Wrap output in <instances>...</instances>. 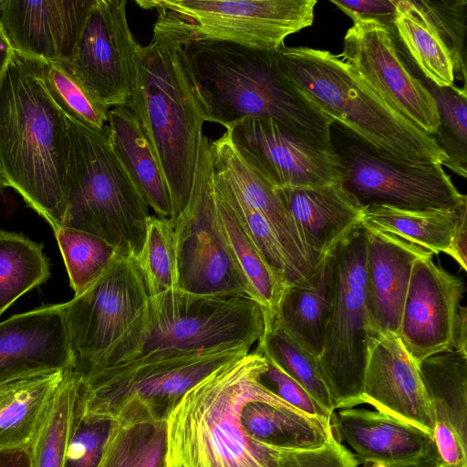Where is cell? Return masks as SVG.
Here are the masks:
<instances>
[{"label":"cell","instance_id":"30","mask_svg":"<svg viewBox=\"0 0 467 467\" xmlns=\"http://www.w3.org/2000/svg\"><path fill=\"white\" fill-rule=\"evenodd\" d=\"M466 216L467 203L425 211L371 204L366 206L361 226L391 234L434 254L446 253L459 223Z\"/></svg>","mask_w":467,"mask_h":467},{"label":"cell","instance_id":"23","mask_svg":"<svg viewBox=\"0 0 467 467\" xmlns=\"http://www.w3.org/2000/svg\"><path fill=\"white\" fill-rule=\"evenodd\" d=\"M277 192L316 270L340 242L361 226L366 206L341 182Z\"/></svg>","mask_w":467,"mask_h":467},{"label":"cell","instance_id":"52","mask_svg":"<svg viewBox=\"0 0 467 467\" xmlns=\"http://www.w3.org/2000/svg\"><path fill=\"white\" fill-rule=\"evenodd\" d=\"M6 188H8V185L0 171V194H2Z\"/></svg>","mask_w":467,"mask_h":467},{"label":"cell","instance_id":"25","mask_svg":"<svg viewBox=\"0 0 467 467\" xmlns=\"http://www.w3.org/2000/svg\"><path fill=\"white\" fill-rule=\"evenodd\" d=\"M166 418L136 397L117 407L97 467H164Z\"/></svg>","mask_w":467,"mask_h":467},{"label":"cell","instance_id":"20","mask_svg":"<svg viewBox=\"0 0 467 467\" xmlns=\"http://www.w3.org/2000/svg\"><path fill=\"white\" fill-rule=\"evenodd\" d=\"M95 0H4L0 22L16 52L69 63Z\"/></svg>","mask_w":467,"mask_h":467},{"label":"cell","instance_id":"24","mask_svg":"<svg viewBox=\"0 0 467 467\" xmlns=\"http://www.w3.org/2000/svg\"><path fill=\"white\" fill-rule=\"evenodd\" d=\"M365 230L369 333L397 336L413 263L433 254L391 234Z\"/></svg>","mask_w":467,"mask_h":467},{"label":"cell","instance_id":"16","mask_svg":"<svg viewBox=\"0 0 467 467\" xmlns=\"http://www.w3.org/2000/svg\"><path fill=\"white\" fill-rule=\"evenodd\" d=\"M232 138L276 189L317 188L342 181L334 150L316 146L270 119H244L231 127Z\"/></svg>","mask_w":467,"mask_h":467},{"label":"cell","instance_id":"5","mask_svg":"<svg viewBox=\"0 0 467 467\" xmlns=\"http://www.w3.org/2000/svg\"><path fill=\"white\" fill-rule=\"evenodd\" d=\"M139 120L165 178L176 217L192 186L206 111L184 47L157 35L140 46L127 105Z\"/></svg>","mask_w":467,"mask_h":467},{"label":"cell","instance_id":"4","mask_svg":"<svg viewBox=\"0 0 467 467\" xmlns=\"http://www.w3.org/2000/svg\"><path fill=\"white\" fill-rule=\"evenodd\" d=\"M266 368L254 349L190 389L166 418L164 467H269L270 446L252 439L241 421Z\"/></svg>","mask_w":467,"mask_h":467},{"label":"cell","instance_id":"3","mask_svg":"<svg viewBox=\"0 0 467 467\" xmlns=\"http://www.w3.org/2000/svg\"><path fill=\"white\" fill-rule=\"evenodd\" d=\"M265 331L260 305L246 296H212L180 288L149 296L125 332L79 371L100 369L258 342Z\"/></svg>","mask_w":467,"mask_h":467},{"label":"cell","instance_id":"6","mask_svg":"<svg viewBox=\"0 0 467 467\" xmlns=\"http://www.w3.org/2000/svg\"><path fill=\"white\" fill-rule=\"evenodd\" d=\"M284 74L320 112L378 152L416 163L447 157L432 136L389 108L339 56L306 47H282Z\"/></svg>","mask_w":467,"mask_h":467},{"label":"cell","instance_id":"26","mask_svg":"<svg viewBox=\"0 0 467 467\" xmlns=\"http://www.w3.org/2000/svg\"><path fill=\"white\" fill-rule=\"evenodd\" d=\"M241 421L254 440L282 450H313L334 435L330 420L305 413L263 387L243 407Z\"/></svg>","mask_w":467,"mask_h":467},{"label":"cell","instance_id":"34","mask_svg":"<svg viewBox=\"0 0 467 467\" xmlns=\"http://www.w3.org/2000/svg\"><path fill=\"white\" fill-rule=\"evenodd\" d=\"M80 379L76 366L65 371L28 449L30 467H64L76 417Z\"/></svg>","mask_w":467,"mask_h":467},{"label":"cell","instance_id":"35","mask_svg":"<svg viewBox=\"0 0 467 467\" xmlns=\"http://www.w3.org/2000/svg\"><path fill=\"white\" fill-rule=\"evenodd\" d=\"M50 277L43 244L0 230V317L21 296Z\"/></svg>","mask_w":467,"mask_h":467},{"label":"cell","instance_id":"11","mask_svg":"<svg viewBox=\"0 0 467 467\" xmlns=\"http://www.w3.org/2000/svg\"><path fill=\"white\" fill-rule=\"evenodd\" d=\"M171 219L180 289L201 296H246L254 299L218 224L211 140L204 134L198 148L189 201L182 213Z\"/></svg>","mask_w":467,"mask_h":467},{"label":"cell","instance_id":"39","mask_svg":"<svg viewBox=\"0 0 467 467\" xmlns=\"http://www.w3.org/2000/svg\"><path fill=\"white\" fill-rule=\"evenodd\" d=\"M40 64L43 82L58 108L67 117L103 131L110 109L97 99L67 63L40 61Z\"/></svg>","mask_w":467,"mask_h":467},{"label":"cell","instance_id":"48","mask_svg":"<svg viewBox=\"0 0 467 467\" xmlns=\"http://www.w3.org/2000/svg\"><path fill=\"white\" fill-rule=\"evenodd\" d=\"M466 247H467V219L463 218L459 223L449 248L446 253L451 256L460 266L466 271Z\"/></svg>","mask_w":467,"mask_h":467},{"label":"cell","instance_id":"45","mask_svg":"<svg viewBox=\"0 0 467 467\" xmlns=\"http://www.w3.org/2000/svg\"><path fill=\"white\" fill-rule=\"evenodd\" d=\"M265 359L267 368L260 376V381L265 387L292 407L305 413L333 421L335 415H330L300 384L273 361L267 358Z\"/></svg>","mask_w":467,"mask_h":467},{"label":"cell","instance_id":"36","mask_svg":"<svg viewBox=\"0 0 467 467\" xmlns=\"http://www.w3.org/2000/svg\"><path fill=\"white\" fill-rule=\"evenodd\" d=\"M255 350L300 384L320 406L334 416L336 409L331 395L317 358L313 354L275 327L265 329Z\"/></svg>","mask_w":467,"mask_h":467},{"label":"cell","instance_id":"37","mask_svg":"<svg viewBox=\"0 0 467 467\" xmlns=\"http://www.w3.org/2000/svg\"><path fill=\"white\" fill-rule=\"evenodd\" d=\"M420 78L432 95L440 118V125L432 136L444 151L447 160L444 166L457 175H467V91L455 85L439 87Z\"/></svg>","mask_w":467,"mask_h":467},{"label":"cell","instance_id":"27","mask_svg":"<svg viewBox=\"0 0 467 467\" xmlns=\"http://www.w3.org/2000/svg\"><path fill=\"white\" fill-rule=\"evenodd\" d=\"M109 143L146 205L158 217L173 214L170 192L150 144L128 106L111 108L104 129Z\"/></svg>","mask_w":467,"mask_h":467},{"label":"cell","instance_id":"53","mask_svg":"<svg viewBox=\"0 0 467 467\" xmlns=\"http://www.w3.org/2000/svg\"><path fill=\"white\" fill-rule=\"evenodd\" d=\"M3 3H4V0H0V12H1Z\"/></svg>","mask_w":467,"mask_h":467},{"label":"cell","instance_id":"28","mask_svg":"<svg viewBox=\"0 0 467 467\" xmlns=\"http://www.w3.org/2000/svg\"><path fill=\"white\" fill-rule=\"evenodd\" d=\"M332 279L331 253L318 265L308 284L286 286L271 327L284 331L317 358L323 350Z\"/></svg>","mask_w":467,"mask_h":467},{"label":"cell","instance_id":"8","mask_svg":"<svg viewBox=\"0 0 467 467\" xmlns=\"http://www.w3.org/2000/svg\"><path fill=\"white\" fill-rule=\"evenodd\" d=\"M156 10L153 35L182 47L226 42L277 50L287 36L313 24L317 0H141Z\"/></svg>","mask_w":467,"mask_h":467},{"label":"cell","instance_id":"32","mask_svg":"<svg viewBox=\"0 0 467 467\" xmlns=\"http://www.w3.org/2000/svg\"><path fill=\"white\" fill-rule=\"evenodd\" d=\"M213 192L215 213L221 232L252 290L254 299L263 309L265 329L269 328L275 322L279 302L288 285L264 261L214 182Z\"/></svg>","mask_w":467,"mask_h":467},{"label":"cell","instance_id":"2","mask_svg":"<svg viewBox=\"0 0 467 467\" xmlns=\"http://www.w3.org/2000/svg\"><path fill=\"white\" fill-rule=\"evenodd\" d=\"M183 47L207 122L227 129L244 119H270L305 140L333 150V121L289 82L280 49L260 50L226 42H196Z\"/></svg>","mask_w":467,"mask_h":467},{"label":"cell","instance_id":"54","mask_svg":"<svg viewBox=\"0 0 467 467\" xmlns=\"http://www.w3.org/2000/svg\"><path fill=\"white\" fill-rule=\"evenodd\" d=\"M436 467H446V466L441 463H439Z\"/></svg>","mask_w":467,"mask_h":467},{"label":"cell","instance_id":"44","mask_svg":"<svg viewBox=\"0 0 467 467\" xmlns=\"http://www.w3.org/2000/svg\"><path fill=\"white\" fill-rule=\"evenodd\" d=\"M110 420L81 418L76 411L64 467H97Z\"/></svg>","mask_w":467,"mask_h":467},{"label":"cell","instance_id":"21","mask_svg":"<svg viewBox=\"0 0 467 467\" xmlns=\"http://www.w3.org/2000/svg\"><path fill=\"white\" fill-rule=\"evenodd\" d=\"M211 150L215 172L270 224L287 259L293 285L307 284L316 269L277 189L235 144L229 129L211 141Z\"/></svg>","mask_w":467,"mask_h":467},{"label":"cell","instance_id":"50","mask_svg":"<svg viewBox=\"0 0 467 467\" xmlns=\"http://www.w3.org/2000/svg\"><path fill=\"white\" fill-rule=\"evenodd\" d=\"M0 467H30L28 450L0 451Z\"/></svg>","mask_w":467,"mask_h":467},{"label":"cell","instance_id":"40","mask_svg":"<svg viewBox=\"0 0 467 467\" xmlns=\"http://www.w3.org/2000/svg\"><path fill=\"white\" fill-rule=\"evenodd\" d=\"M135 261L149 296L179 288L175 240L171 218L150 215L145 239Z\"/></svg>","mask_w":467,"mask_h":467},{"label":"cell","instance_id":"12","mask_svg":"<svg viewBox=\"0 0 467 467\" xmlns=\"http://www.w3.org/2000/svg\"><path fill=\"white\" fill-rule=\"evenodd\" d=\"M331 144L343 168L342 184L364 206L425 211L467 203L441 163L383 155L336 122L331 126Z\"/></svg>","mask_w":467,"mask_h":467},{"label":"cell","instance_id":"7","mask_svg":"<svg viewBox=\"0 0 467 467\" xmlns=\"http://www.w3.org/2000/svg\"><path fill=\"white\" fill-rule=\"evenodd\" d=\"M66 119L68 190L63 226L95 234L120 255L135 258L145 239L149 207L112 150L105 131L67 115Z\"/></svg>","mask_w":467,"mask_h":467},{"label":"cell","instance_id":"14","mask_svg":"<svg viewBox=\"0 0 467 467\" xmlns=\"http://www.w3.org/2000/svg\"><path fill=\"white\" fill-rule=\"evenodd\" d=\"M148 298L135 258L118 254L84 293L61 304L77 366L91 363L113 345Z\"/></svg>","mask_w":467,"mask_h":467},{"label":"cell","instance_id":"49","mask_svg":"<svg viewBox=\"0 0 467 467\" xmlns=\"http://www.w3.org/2000/svg\"><path fill=\"white\" fill-rule=\"evenodd\" d=\"M453 348L467 353V307L462 305L453 327Z\"/></svg>","mask_w":467,"mask_h":467},{"label":"cell","instance_id":"17","mask_svg":"<svg viewBox=\"0 0 467 467\" xmlns=\"http://www.w3.org/2000/svg\"><path fill=\"white\" fill-rule=\"evenodd\" d=\"M463 293L462 279L436 265L432 255L413 263L397 337L417 364L453 348Z\"/></svg>","mask_w":467,"mask_h":467},{"label":"cell","instance_id":"19","mask_svg":"<svg viewBox=\"0 0 467 467\" xmlns=\"http://www.w3.org/2000/svg\"><path fill=\"white\" fill-rule=\"evenodd\" d=\"M364 403L432 435L436 422L418 364L394 334L369 333Z\"/></svg>","mask_w":467,"mask_h":467},{"label":"cell","instance_id":"10","mask_svg":"<svg viewBox=\"0 0 467 467\" xmlns=\"http://www.w3.org/2000/svg\"><path fill=\"white\" fill-rule=\"evenodd\" d=\"M249 352L246 348L236 347L78 370L81 379L77 413L85 419L110 420L123 400L136 397L167 418L190 389L218 368Z\"/></svg>","mask_w":467,"mask_h":467},{"label":"cell","instance_id":"18","mask_svg":"<svg viewBox=\"0 0 467 467\" xmlns=\"http://www.w3.org/2000/svg\"><path fill=\"white\" fill-rule=\"evenodd\" d=\"M76 365L61 304L43 306L0 322V385Z\"/></svg>","mask_w":467,"mask_h":467},{"label":"cell","instance_id":"43","mask_svg":"<svg viewBox=\"0 0 467 467\" xmlns=\"http://www.w3.org/2000/svg\"><path fill=\"white\" fill-rule=\"evenodd\" d=\"M269 467H358L359 462L334 435L322 447L313 450H282L269 447Z\"/></svg>","mask_w":467,"mask_h":467},{"label":"cell","instance_id":"33","mask_svg":"<svg viewBox=\"0 0 467 467\" xmlns=\"http://www.w3.org/2000/svg\"><path fill=\"white\" fill-rule=\"evenodd\" d=\"M392 31L425 78L439 87L454 85L451 55L432 24L412 0H396Z\"/></svg>","mask_w":467,"mask_h":467},{"label":"cell","instance_id":"47","mask_svg":"<svg viewBox=\"0 0 467 467\" xmlns=\"http://www.w3.org/2000/svg\"><path fill=\"white\" fill-rule=\"evenodd\" d=\"M432 438L440 463L446 467H467V448L462 444L448 424L437 420Z\"/></svg>","mask_w":467,"mask_h":467},{"label":"cell","instance_id":"1","mask_svg":"<svg viewBox=\"0 0 467 467\" xmlns=\"http://www.w3.org/2000/svg\"><path fill=\"white\" fill-rule=\"evenodd\" d=\"M68 152L66 114L46 88L40 60L15 51L0 82V171L54 233L66 212Z\"/></svg>","mask_w":467,"mask_h":467},{"label":"cell","instance_id":"31","mask_svg":"<svg viewBox=\"0 0 467 467\" xmlns=\"http://www.w3.org/2000/svg\"><path fill=\"white\" fill-rule=\"evenodd\" d=\"M436 421L448 424L467 448V353L454 348L418 364Z\"/></svg>","mask_w":467,"mask_h":467},{"label":"cell","instance_id":"46","mask_svg":"<svg viewBox=\"0 0 467 467\" xmlns=\"http://www.w3.org/2000/svg\"><path fill=\"white\" fill-rule=\"evenodd\" d=\"M330 3L347 14L353 23L373 20L389 28L393 27L396 0H330Z\"/></svg>","mask_w":467,"mask_h":467},{"label":"cell","instance_id":"29","mask_svg":"<svg viewBox=\"0 0 467 467\" xmlns=\"http://www.w3.org/2000/svg\"><path fill=\"white\" fill-rule=\"evenodd\" d=\"M65 371L0 385V451L29 449Z\"/></svg>","mask_w":467,"mask_h":467},{"label":"cell","instance_id":"13","mask_svg":"<svg viewBox=\"0 0 467 467\" xmlns=\"http://www.w3.org/2000/svg\"><path fill=\"white\" fill-rule=\"evenodd\" d=\"M389 108L428 135L440 125L435 100L409 62L392 28L373 20L354 22L338 55Z\"/></svg>","mask_w":467,"mask_h":467},{"label":"cell","instance_id":"38","mask_svg":"<svg viewBox=\"0 0 467 467\" xmlns=\"http://www.w3.org/2000/svg\"><path fill=\"white\" fill-rule=\"evenodd\" d=\"M55 234L74 296L84 293L119 254L106 240L68 227Z\"/></svg>","mask_w":467,"mask_h":467},{"label":"cell","instance_id":"22","mask_svg":"<svg viewBox=\"0 0 467 467\" xmlns=\"http://www.w3.org/2000/svg\"><path fill=\"white\" fill-rule=\"evenodd\" d=\"M358 462L383 467H436L432 435L378 410L340 409L332 421Z\"/></svg>","mask_w":467,"mask_h":467},{"label":"cell","instance_id":"41","mask_svg":"<svg viewBox=\"0 0 467 467\" xmlns=\"http://www.w3.org/2000/svg\"><path fill=\"white\" fill-rule=\"evenodd\" d=\"M213 182L223 196L242 229L272 271L288 285L294 284L284 250L267 221L248 206L213 169Z\"/></svg>","mask_w":467,"mask_h":467},{"label":"cell","instance_id":"42","mask_svg":"<svg viewBox=\"0 0 467 467\" xmlns=\"http://www.w3.org/2000/svg\"><path fill=\"white\" fill-rule=\"evenodd\" d=\"M447 47L454 77L466 82L467 0H412Z\"/></svg>","mask_w":467,"mask_h":467},{"label":"cell","instance_id":"15","mask_svg":"<svg viewBox=\"0 0 467 467\" xmlns=\"http://www.w3.org/2000/svg\"><path fill=\"white\" fill-rule=\"evenodd\" d=\"M140 46L128 22L127 1L95 0L67 64L105 107L127 106L136 82Z\"/></svg>","mask_w":467,"mask_h":467},{"label":"cell","instance_id":"51","mask_svg":"<svg viewBox=\"0 0 467 467\" xmlns=\"http://www.w3.org/2000/svg\"><path fill=\"white\" fill-rule=\"evenodd\" d=\"M15 54V49L0 22V82Z\"/></svg>","mask_w":467,"mask_h":467},{"label":"cell","instance_id":"9","mask_svg":"<svg viewBox=\"0 0 467 467\" xmlns=\"http://www.w3.org/2000/svg\"><path fill=\"white\" fill-rule=\"evenodd\" d=\"M333 279L323 350L317 358L335 409L364 403L369 339L365 300L366 230L360 226L333 250Z\"/></svg>","mask_w":467,"mask_h":467}]
</instances>
